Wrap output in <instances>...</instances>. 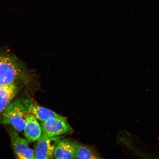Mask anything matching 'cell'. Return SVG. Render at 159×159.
Returning <instances> with one entry per match:
<instances>
[{"mask_svg":"<svg viewBox=\"0 0 159 159\" xmlns=\"http://www.w3.org/2000/svg\"><path fill=\"white\" fill-rule=\"evenodd\" d=\"M18 87L15 83L0 85V114H1L16 95Z\"/></svg>","mask_w":159,"mask_h":159,"instance_id":"obj_9","label":"cell"},{"mask_svg":"<svg viewBox=\"0 0 159 159\" xmlns=\"http://www.w3.org/2000/svg\"><path fill=\"white\" fill-rule=\"evenodd\" d=\"M24 130L25 138L29 142L37 141L42 135L40 125L34 116L31 114L27 117Z\"/></svg>","mask_w":159,"mask_h":159,"instance_id":"obj_8","label":"cell"},{"mask_svg":"<svg viewBox=\"0 0 159 159\" xmlns=\"http://www.w3.org/2000/svg\"><path fill=\"white\" fill-rule=\"evenodd\" d=\"M29 114L23 99H16L10 103L3 111L2 123L11 125L16 130L22 132Z\"/></svg>","mask_w":159,"mask_h":159,"instance_id":"obj_2","label":"cell"},{"mask_svg":"<svg viewBox=\"0 0 159 159\" xmlns=\"http://www.w3.org/2000/svg\"><path fill=\"white\" fill-rule=\"evenodd\" d=\"M41 136L46 138L61 136L70 132L72 129L65 117L51 118L43 121L41 124Z\"/></svg>","mask_w":159,"mask_h":159,"instance_id":"obj_3","label":"cell"},{"mask_svg":"<svg viewBox=\"0 0 159 159\" xmlns=\"http://www.w3.org/2000/svg\"><path fill=\"white\" fill-rule=\"evenodd\" d=\"M77 144L70 139H61L55 149L53 156L57 159H75Z\"/></svg>","mask_w":159,"mask_h":159,"instance_id":"obj_6","label":"cell"},{"mask_svg":"<svg viewBox=\"0 0 159 159\" xmlns=\"http://www.w3.org/2000/svg\"><path fill=\"white\" fill-rule=\"evenodd\" d=\"M10 136L16 157L21 159H35L34 152L30 148L27 140L21 138L15 130H11Z\"/></svg>","mask_w":159,"mask_h":159,"instance_id":"obj_5","label":"cell"},{"mask_svg":"<svg viewBox=\"0 0 159 159\" xmlns=\"http://www.w3.org/2000/svg\"><path fill=\"white\" fill-rule=\"evenodd\" d=\"M63 136L46 138L42 136L37 140L34 148L35 159H49L53 158V152Z\"/></svg>","mask_w":159,"mask_h":159,"instance_id":"obj_4","label":"cell"},{"mask_svg":"<svg viewBox=\"0 0 159 159\" xmlns=\"http://www.w3.org/2000/svg\"><path fill=\"white\" fill-rule=\"evenodd\" d=\"M26 74L23 65L15 57L0 54V85L15 83L24 79Z\"/></svg>","mask_w":159,"mask_h":159,"instance_id":"obj_1","label":"cell"},{"mask_svg":"<svg viewBox=\"0 0 159 159\" xmlns=\"http://www.w3.org/2000/svg\"><path fill=\"white\" fill-rule=\"evenodd\" d=\"M75 158L100 159L99 154L94 149L88 146L77 144Z\"/></svg>","mask_w":159,"mask_h":159,"instance_id":"obj_10","label":"cell"},{"mask_svg":"<svg viewBox=\"0 0 159 159\" xmlns=\"http://www.w3.org/2000/svg\"><path fill=\"white\" fill-rule=\"evenodd\" d=\"M23 100L30 114L33 115L36 119L40 121L43 122L50 118H61L62 116L50 109L34 103L30 99H25Z\"/></svg>","mask_w":159,"mask_h":159,"instance_id":"obj_7","label":"cell"}]
</instances>
